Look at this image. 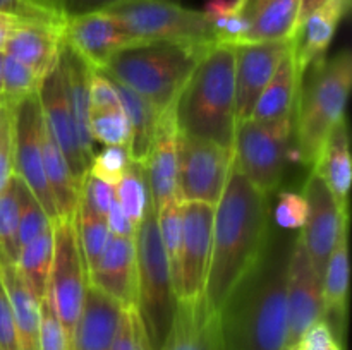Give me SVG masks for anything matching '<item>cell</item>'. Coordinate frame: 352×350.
<instances>
[{
  "label": "cell",
  "mask_w": 352,
  "mask_h": 350,
  "mask_svg": "<svg viewBox=\"0 0 352 350\" xmlns=\"http://www.w3.org/2000/svg\"><path fill=\"white\" fill-rule=\"evenodd\" d=\"M294 237L272 229L263 253L226 299L219 311L220 350H284Z\"/></svg>",
  "instance_id": "1"
},
{
  "label": "cell",
  "mask_w": 352,
  "mask_h": 350,
  "mask_svg": "<svg viewBox=\"0 0 352 350\" xmlns=\"http://www.w3.org/2000/svg\"><path fill=\"white\" fill-rule=\"evenodd\" d=\"M272 229L268 196L254 187L232 161L215 205L212 253L203 290L213 311H220L237 281L256 263Z\"/></svg>",
  "instance_id": "2"
},
{
  "label": "cell",
  "mask_w": 352,
  "mask_h": 350,
  "mask_svg": "<svg viewBox=\"0 0 352 350\" xmlns=\"http://www.w3.org/2000/svg\"><path fill=\"white\" fill-rule=\"evenodd\" d=\"M177 130L234 150L236 47L215 43L203 54L174 103Z\"/></svg>",
  "instance_id": "3"
},
{
  "label": "cell",
  "mask_w": 352,
  "mask_h": 350,
  "mask_svg": "<svg viewBox=\"0 0 352 350\" xmlns=\"http://www.w3.org/2000/svg\"><path fill=\"white\" fill-rule=\"evenodd\" d=\"M351 84L349 50L332 58H320L301 78L292 115V137L299 163L305 167H315L329 134L346 119Z\"/></svg>",
  "instance_id": "4"
},
{
  "label": "cell",
  "mask_w": 352,
  "mask_h": 350,
  "mask_svg": "<svg viewBox=\"0 0 352 350\" xmlns=\"http://www.w3.org/2000/svg\"><path fill=\"white\" fill-rule=\"evenodd\" d=\"M210 47L188 41H140L116 51L100 71L164 112L174 105Z\"/></svg>",
  "instance_id": "5"
},
{
  "label": "cell",
  "mask_w": 352,
  "mask_h": 350,
  "mask_svg": "<svg viewBox=\"0 0 352 350\" xmlns=\"http://www.w3.org/2000/svg\"><path fill=\"white\" fill-rule=\"evenodd\" d=\"M136 311L146 331L151 350H160L165 342L177 295L172 283L170 266L158 230L157 213L148 208L138 225L136 235Z\"/></svg>",
  "instance_id": "6"
},
{
  "label": "cell",
  "mask_w": 352,
  "mask_h": 350,
  "mask_svg": "<svg viewBox=\"0 0 352 350\" xmlns=\"http://www.w3.org/2000/svg\"><path fill=\"white\" fill-rule=\"evenodd\" d=\"M105 12L116 17L136 41L217 43L203 10L186 9L181 3L167 0H126Z\"/></svg>",
  "instance_id": "7"
},
{
  "label": "cell",
  "mask_w": 352,
  "mask_h": 350,
  "mask_svg": "<svg viewBox=\"0 0 352 350\" xmlns=\"http://www.w3.org/2000/svg\"><path fill=\"white\" fill-rule=\"evenodd\" d=\"M292 119L258 122L246 119L236 124L234 163L244 177L270 196L280 185L291 161Z\"/></svg>",
  "instance_id": "8"
},
{
  "label": "cell",
  "mask_w": 352,
  "mask_h": 350,
  "mask_svg": "<svg viewBox=\"0 0 352 350\" xmlns=\"http://www.w3.org/2000/svg\"><path fill=\"white\" fill-rule=\"evenodd\" d=\"M54 230V256L48 275V295L67 336L69 350L74 347V331L81 314L86 288V270L76 230V218H57Z\"/></svg>",
  "instance_id": "9"
},
{
  "label": "cell",
  "mask_w": 352,
  "mask_h": 350,
  "mask_svg": "<svg viewBox=\"0 0 352 350\" xmlns=\"http://www.w3.org/2000/svg\"><path fill=\"white\" fill-rule=\"evenodd\" d=\"M10 110H12L10 134H12L14 175L24 182L28 191L36 198L48 218L54 222L58 215L45 175L43 150H41L43 117H41L38 95L28 96L17 105L10 106Z\"/></svg>",
  "instance_id": "10"
},
{
  "label": "cell",
  "mask_w": 352,
  "mask_h": 350,
  "mask_svg": "<svg viewBox=\"0 0 352 350\" xmlns=\"http://www.w3.org/2000/svg\"><path fill=\"white\" fill-rule=\"evenodd\" d=\"M179 199L215 206L226 187L234 150L179 132Z\"/></svg>",
  "instance_id": "11"
},
{
  "label": "cell",
  "mask_w": 352,
  "mask_h": 350,
  "mask_svg": "<svg viewBox=\"0 0 352 350\" xmlns=\"http://www.w3.org/2000/svg\"><path fill=\"white\" fill-rule=\"evenodd\" d=\"M302 196L308 202V218L299 235L316 275L323 278L327 261L339 240L340 232L349 225V213L340 211L329 185L316 170H311L306 178Z\"/></svg>",
  "instance_id": "12"
},
{
  "label": "cell",
  "mask_w": 352,
  "mask_h": 350,
  "mask_svg": "<svg viewBox=\"0 0 352 350\" xmlns=\"http://www.w3.org/2000/svg\"><path fill=\"white\" fill-rule=\"evenodd\" d=\"M215 206L201 201L182 202V246L179 261L177 299L203 295L210 253Z\"/></svg>",
  "instance_id": "13"
},
{
  "label": "cell",
  "mask_w": 352,
  "mask_h": 350,
  "mask_svg": "<svg viewBox=\"0 0 352 350\" xmlns=\"http://www.w3.org/2000/svg\"><path fill=\"white\" fill-rule=\"evenodd\" d=\"M322 318V278L316 275L298 233L292 242L287 266V333L284 349L298 345L302 333Z\"/></svg>",
  "instance_id": "14"
},
{
  "label": "cell",
  "mask_w": 352,
  "mask_h": 350,
  "mask_svg": "<svg viewBox=\"0 0 352 350\" xmlns=\"http://www.w3.org/2000/svg\"><path fill=\"white\" fill-rule=\"evenodd\" d=\"M291 47V40L236 45V124L250 119L265 86Z\"/></svg>",
  "instance_id": "15"
},
{
  "label": "cell",
  "mask_w": 352,
  "mask_h": 350,
  "mask_svg": "<svg viewBox=\"0 0 352 350\" xmlns=\"http://www.w3.org/2000/svg\"><path fill=\"white\" fill-rule=\"evenodd\" d=\"M62 40L93 69H102L116 51L140 43L109 12H93L67 19Z\"/></svg>",
  "instance_id": "16"
},
{
  "label": "cell",
  "mask_w": 352,
  "mask_h": 350,
  "mask_svg": "<svg viewBox=\"0 0 352 350\" xmlns=\"http://www.w3.org/2000/svg\"><path fill=\"white\" fill-rule=\"evenodd\" d=\"M38 102H40L43 126L47 127L50 136L57 143L58 150L64 154L78 184H81L82 177L88 172V161L82 156L81 146H79L58 64L55 65L50 74L45 75L43 82L38 89Z\"/></svg>",
  "instance_id": "17"
},
{
  "label": "cell",
  "mask_w": 352,
  "mask_h": 350,
  "mask_svg": "<svg viewBox=\"0 0 352 350\" xmlns=\"http://www.w3.org/2000/svg\"><path fill=\"white\" fill-rule=\"evenodd\" d=\"M179 130L174 119V105L164 110L158 119L155 137L144 160L151 208L157 213L174 199H179Z\"/></svg>",
  "instance_id": "18"
},
{
  "label": "cell",
  "mask_w": 352,
  "mask_h": 350,
  "mask_svg": "<svg viewBox=\"0 0 352 350\" xmlns=\"http://www.w3.org/2000/svg\"><path fill=\"white\" fill-rule=\"evenodd\" d=\"M86 281L122 307L136 304V244L134 239L110 233L105 249L95 266L86 275Z\"/></svg>",
  "instance_id": "19"
},
{
  "label": "cell",
  "mask_w": 352,
  "mask_h": 350,
  "mask_svg": "<svg viewBox=\"0 0 352 350\" xmlns=\"http://www.w3.org/2000/svg\"><path fill=\"white\" fill-rule=\"evenodd\" d=\"M64 24L52 21L19 19V23L10 31L2 51L34 69L45 78L58 64L60 48L64 45Z\"/></svg>",
  "instance_id": "20"
},
{
  "label": "cell",
  "mask_w": 352,
  "mask_h": 350,
  "mask_svg": "<svg viewBox=\"0 0 352 350\" xmlns=\"http://www.w3.org/2000/svg\"><path fill=\"white\" fill-rule=\"evenodd\" d=\"M160 350H220L219 312L205 297L177 299L174 318Z\"/></svg>",
  "instance_id": "21"
},
{
  "label": "cell",
  "mask_w": 352,
  "mask_h": 350,
  "mask_svg": "<svg viewBox=\"0 0 352 350\" xmlns=\"http://www.w3.org/2000/svg\"><path fill=\"white\" fill-rule=\"evenodd\" d=\"M349 10L351 0H329L296 26L291 41L299 78H302L316 60L325 57L337 27L346 19Z\"/></svg>",
  "instance_id": "22"
},
{
  "label": "cell",
  "mask_w": 352,
  "mask_h": 350,
  "mask_svg": "<svg viewBox=\"0 0 352 350\" xmlns=\"http://www.w3.org/2000/svg\"><path fill=\"white\" fill-rule=\"evenodd\" d=\"M122 309L112 297L86 283L72 350H110Z\"/></svg>",
  "instance_id": "23"
},
{
  "label": "cell",
  "mask_w": 352,
  "mask_h": 350,
  "mask_svg": "<svg viewBox=\"0 0 352 350\" xmlns=\"http://www.w3.org/2000/svg\"><path fill=\"white\" fill-rule=\"evenodd\" d=\"M58 65H60L65 95H67L69 108H71L72 120H74L79 146H81L82 156L89 165V161L95 156V139L89 130V108H91L89 105V74H91L93 67L86 64L65 43L60 48Z\"/></svg>",
  "instance_id": "24"
},
{
  "label": "cell",
  "mask_w": 352,
  "mask_h": 350,
  "mask_svg": "<svg viewBox=\"0 0 352 350\" xmlns=\"http://www.w3.org/2000/svg\"><path fill=\"white\" fill-rule=\"evenodd\" d=\"M301 0H241V16L246 23L243 43L291 40Z\"/></svg>",
  "instance_id": "25"
},
{
  "label": "cell",
  "mask_w": 352,
  "mask_h": 350,
  "mask_svg": "<svg viewBox=\"0 0 352 350\" xmlns=\"http://www.w3.org/2000/svg\"><path fill=\"white\" fill-rule=\"evenodd\" d=\"M0 281L12 309L19 350H40V302L19 277L14 261H10L2 253H0Z\"/></svg>",
  "instance_id": "26"
},
{
  "label": "cell",
  "mask_w": 352,
  "mask_h": 350,
  "mask_svg": "<svg viewBox=\"0 0 352 350\" xmlns=\"http://www.w3.org/2000/svg\"><path fill=\"white\" fill-rule=\"evenodd\" d=\"M311 170H316L329 185L333 199L342 213H349V191L352 184V160L349 148V130L346 119L337 124L327 137L318 161Z\"/></svg>",
  "instance_id": "27"
},
{
  "label": "cell",
  "mask_w": 352,
  "mask_h": 350,
  "mask_svg": "<svg viewBox=\"0 0 352 350\" xmlns=\"http://www.w3.org/2000/svg\"><path fill=\"white\" fill-rule=\"evenodd\" d=\"M347 230L340 232L339 240L327 261L325 273L322 278L323 318L329 321L333 331L344 326L349 302V253H347Z\"/></svg>",
  "instance_id": "28"
},
{
  "label": "cell",
  "mask_w": 352,
  "mask_h": 350,
  "mask_svg": "<svg viewBox=\"0 0 352 350\" xmlns=\"http://www.w3.org/2000/svg\"><path fill=\"white\" fill-rule=\"evenodd\" d=\"M299 82H301V78H299L298 69H296L291 47L289 54L282 58L277 71L272 75L270 82L265 86L250 119L258 120V122L292 119Z\"/></svg>",
  "instance_id": "29"
},
{
  "label": "cell",
  "mask_w": 352,
  "mask_h": 350,
  "mask_svg": "<svg viewBox=\"0 0 352 350\" xmlns=\"http://www.w3.org/2000/svg\"><path fill=\"white\" fill-rule=\"evenodd\" d=\"M41 150H43L45 175H47L48 187H50L58 218L74 220L76 209H78L79 184L72 175L64 154L60 153L57 143L45 126L41 130Z\"/></svg>",
  "instance_id": "30"
},
{
  "label": "cell",
  "mask_w": 352,
  "mask_h": 350,
  "mask_svg": "<svg viewBox=\"0 0 352 350\" xmlns=\"http://www.w3.org/2000/svg\"><path fill=\"white\" fill-rule=\"evenodd\" d=\"M110 81L113 82V88H116L120 106H122L124 113H126L127 120H129L131 160L144 163L148 151H150L151 141L155 137V130H157L158 119H160L162 112L157 106L151 105L148 100H144L143 96L134 93L133 89L126 88V86L113 81V79H110Z\"/></svg>",
  "instance_id": "31"
},
{
  "label": "cell",
  "mask_w": 352,
  "mask_h": 350,
  "mask_svg": "<svg viewBox=\"0 0 352 350\" xmlns=\"http://www.w3.org/2000/svg\"><path fill=\"white\" fill-rule=\"evenodd\" d=\"M52 256H54V230L50 226L41 235L26 244L14 261L17 273L38 302L47 294Z\"/></svg>",
  "instance_id": "32"
},
{
  "label": "cell",
  "mask_w": 352,
  "mask_h": 350,
  "mask_svg": "<svg viewBox=\"0 0 352 350\" xmlns=\"http://www.w3.org/2000/svg\"><path fill=\"white\" fill-rule=\"evenodd\" d=\"M76 230H78L79 247H81L82 261H85L86 275L89 273L100 254L109 242L110 230L107 225V216L86 205L78 198V209H76Z\"/></svg>",
  "instance_id": "33"
},
{
  "label": "cell",
  "mask_w": 352,
  "mask_h": 350,
  "mask_svg": "<svg viewBox=\"0 0 352 350\" xmlns=\"http://www.w3.org/2000/svg\"><path fill=\"white\" fill-rule=\"evenodd\" d=\"M113 194H116V199L126 211L127 218L138 229L146 209L151 206L144 165L140 163V161L131 160L122 178L113 187Z\"/></svg>",
  "instance_id": "34"
},
{
  "label": "cell",
  "mask_w": 352,
  "mask_h": 350,
  "mask_svg": "<svg viewBox=\"0 0 352 350\" xmlns=\"http://www.w3.org/2000/svg\"><path fill=\"white\" fill-rule=\"evenodd\" d=\"M203 14L213 30L217 43L239 45L246 36V23L241 16V0H206Z\"/></svg>",
  "instance_id": "35"
},
{
  "label": "cell",
  "mask_w": 352,
  "mask_h": 350,
  "mask_svg": "<svg viewBox=\"0 0 352 350\" xmlns=\"http://www.w3.org/2000/svg\"><path fill=\"white\" fill-rule=\"evenodd\" d=\"M3 54V51H2ZM43 75L17 58L3 54L2 64V102L6 106H14L28 96L38 95Z\"/></svg>",
  "instance_id": "36"
},
{
  "label": "cell",
  "mask_w": 352,
  "mask_h": 350,
  "mask_svg": "<svg viewBox=\"0 0 352 350\" xmlns=\"http://www.w3.org/2000/svg\"><path fill=\"white\" fill-rule=\"evenodd\" d=\"M158 230L160 239L164 244L165 254H167L168 266L172 273V283H174L175 295L179 292V261H181V246H182V201L174 199L168 205L157 211Z\"/></svg>",
  "instance_id": "37"
},
{
  "label": "cell",
  "mask_w": 352,
  "mask_h": 350,
  "mask_svg": "<svg viewBox=\"0 0 352 350\" xmlns=\"http://www.w3.org/2000/svg\"><path fill=\"white\" fill-rule=\"evenodd\" d=\"M89 130L95 143L105 146H129L131 126L122 106L89 108Z\"/></svg>",
  "instance_id": "38"
},
{
  "label": "cell",
  "mask_w": 352,
  "mask_h": 350,
  "mask_svg": "<svg viewBox=\"0 0 352 350\" xmlns=\"http://www.w3.org/2000/svg\"><path fill=\"white\" fill-rule=\"evenodd\" d=\"M50 226L52 220L48 218V215L45 213V209L41 208L40 202L36 201V198L28 191L26 196H24L23 208H21L16 233H14V239L9 247L10 261H16L19 250L23 249L26 244H30L31 240L36 239L38 235H41L45 230L50 229Z\"/></svg>",
  "instance_id": "39"
},
{
  "label": "cell",
  "mask_w": 352,
  "mask_h": 350,
  "mask_svg": "<svg viewBox=\"0 0 352 350\" xmlns=\"http://www.w3.org/2000/svg\"><path fill=\"white\" fill-rule=\"evenodd\" d=\"M26 192L28 187L17 175H12L7 187L0 192V253L6 254L7 257H9V247L16 233Z\"/></svg>",
  "instance_id": "40"
},
{
  "label": "cell",
  "mask_w": 352,
  "mask_h": 350,
  "mask_svg": "<svg viewBox=\"0 0 352 350\" xmlns=\"http://www.w3.org/2000/svg\"><path fill=\"white\" fill-rule=\"evenodd\" d=\"M131 163L129 146H107L93 156L86 174L116 187Z\"/></svg>",
  "instance_id": "41"
},
{
  "label": "cell",
  "mask_w": 352,
  "mask_h": 350,
  "mask_svg": "<svg viewBox=\"0 0 352 350\" xmlns=\"http://www.w3.org/2000/svg\"><path fill=\"white\" fill-rule=\"evenodd\" d=\"M110 350H151L144 326L136 311V305L122 309L119 328L113 336Z\"/></svg>",
  "instance_id": "42"
},
{
  "label": "cell",
  "mask_w": 352,
  "mask_h": 350,
  "mask_svg": "<svg viewBox=\"0 0 352 350\" xmlns=\"http://www.w3.org/2000/svg\"><path fill=\"white\" fill-rule=\"evenodd\" d=\"M40 350H69L67 336L48 292L40 301Z\"/></svg>",
  "instance_id": "43"
},
{
  "label": "cell",
  "mask_w": 352,
  "mask_h": 350,
  "mask_svg": "<svg viewBox=\"0 0 352 350\" xmlns=\"http://www.w3.org/2000/svg\"><path fill=\"white\" fill-rule=\"evenodd\" d=\"M275 223L282 230H301L308 218V202L305 196L292 191H282L274 211Z\"/></svg>",
  "instance_id": "44"
},
{
  "label": "cell",
  "mask_w": 352,
  "mask_h": 350,
  "mask_svg": "<svg viewBox=\"0 0 352 350\" xmlns=\"http://www.w3.org/2000/svg\"><path fill=\"white\" fill-rule=\"evenodd\" d=\"M81 201H85L86 205L91 206L95 211H98L100 215L107 216L109 213L110 205L116 199V194H113L112 185L105 184L100 178L93 177V175L86 174L82 177L81 184H79V196Z\"/></svg>",
  "instance_id": "45"
},
{
  "label": "cell",
  "mask_w": 352,
  "mask_h": 350,
  "mask_svg": "<svg viewBox=\"0 0 352 350\" xmlns=\"http://www.w3.org/2000/svg\"><path fill=\"white\" fill-rule=\"evenodd\" d=\"M47 5L57 10L65 21L93 12H105L110 7L126 0H43Z\"/></svg>",
  "instance_id": "46"
},
{
  "label": "cell",
  "mask_w": 352,
  "mask_h": 350,
  "mask_svg": "<svg viewBox=\"0 0 352 350\" xmlns=\"http://www.w3.org/2000/svg\"><path fill=\"white\" fill-rule=\"evenodd\" d=\"M296 347L298 350H342L340 343L337 342L336 331L325 318L309 326Z\"/></svg>",
  "instance_id": "47"
},
{
  "label": "cell",
  "mask_w": 352,
  "mask_h": 350,
  "mask_svg": "<svg viewBox=\"0 0 352 350\" xmlns=\"http://www.w3.org/2000/svg\"><path fill=\"white\" fill-rule=\"evenodd\" d=\"M89 105L91 108L120 106L113 82L98 69H91V74H89Z\"/></svg>",
  "instance_id": "48"
},
{
  "label": "cell",
  "mask_w": 352,
  "mask_h": 350,
  "mask_svg": "<svg viewBox=\"0 0 352 350\" xmlns=\"http://www.w3.org/2000/svg\"><path fill=\"white\" fill-rule=\"evenodd\" d=\"M0 350H19L16 323L2 281H0Z\"/></svg>",
  "instance_id": "49"
},
{
  "label": "cell",
  "mask_w": 352,
  "mask_h": 350,
  "mask_svg": "<svg viewBox=\"0 0 352 350\" xmlns=\"http://www.w3.org/2000/svg\"><path fill=\"white\" fill-rule=\"evenodd\" d=\"M107 225H109L110 233H113V235L129 237V239H134V235H136V226L127 218L126 211H124L117 199H113L109 213H107Z\"/></svg>",
  "instance_id": "50"
},
{
  "label": "cell",
  "mask_w": 352,
  "mask_h": 350,
  "mask_svg": "<svg viewBox=\"0 0 352 350\" xmlns=\"http://www.w3.org/2000/svg\"><path fill=\"white\" fill-rule=\"evenodd\" d=\"M12 119V115H10ZM14 175V160H12V134L10 126L0 137V192L7 187L9 180Z\"/></svg>",
  "instance_id": "51"
},
{
  "label": "cell",
  "mask_w": 352,
  "mask_h": 350,
  "mask_svg": "<svg viewBox=\"0 0 352 350\" xmlns=\"http://www.w3.org/2000/svg\"><path fill=\"white\" fill-rule=\"evenodd\" d=\"M19 23V17L12 16V14L0 12V51L3 50V45H6L7 38H9L10 31L14 30V26Z\"/></svg>",
  "instance_id": "52"
},
{
  "label": "cell",
  "mask_w": 352,
  "mask_h": 350,
  "mask_svg": "<svg viewBox=\"0 0 352 350\" xmlns=\"http://www.w3.org/2000/svg\"><path fill=\"white\" fill-rule=\"evenodd\" d=\"M329 0H301V7H299V16H298V24L301 23V21H305L306 17L309 16V14L315 12L316 9H320V7L323 5V3H327ZM296 24V26H298Z\"/></svg>",
  "instance_id": "53"
},
{
  "label": "cell",
  "mask_w": 352,
  "mask_h": 350,
  "mask_svg": "<svg viewBox=\"0 0 352 350\" xmlns=\"http://www.w3.org/2000/svg\"><path fill=\"white\" fill-rule=\"evenodd\" d=\"M10 115H12V110H10V106H6L2 112V115H0V137H2V134L9 129Z\"/></svg>",
  "instance_id": "54"
},
{
  "label": "cell",
  "mask_w": 352,
  "mask_h": 350,
  "mask_svg": "<svg viewBox=\"0 0 352 350\" xmlns=\"http://www.w3.org/2000/svg\"><path fill=\"white\" fill-rule=\"evenodd\" d=\"M2 64H3V54L0 51V96H2Z\"/></svg>",
  "instance_id": "55"
},
{
  "label": "cell",
  "mask_w": 352,
  "mask_h": 350,
  "mask_svg": "<svg viewBox=\"0 0 352 350\" xmlns=\"http://www.w3.org/2000/svg\"><path fill=\"white\" fill-rule=\"evenodd\" d=\"M3 108H6V105H3V102H2V98H0V115H2V112H3Z\"/></svg>",
  "instance_id": "56"
},
{
  "label": "cell",
  "mask_w": 352,
  "mask_h": 350,
  "mask_svg": "<svg viewBox=\"0 0 352 350\" xmlns=\"http://www.w3.org/2000/svg\"><path fill=\"white\" fill-rule=\"evenodd\" d=\"M167 2H174V3H179V2H181V0H167Z\"/></svg>",
  "instance_id": "57"
},
{
  "label": "cell",
  "mask_w": 352,
  "mask_h": 350,
  "mask_svg": "<svg viewBox=\"0 0 352 350\" xmlns=\"http://www.w3.org/2000/svg\"><path fill=\"white\" fill-rule=\"evenodd\" d=\"M284 350H298V347H292V349H284Z\"/></svg>",
  "instance_id": "58"
}]
</instances>
